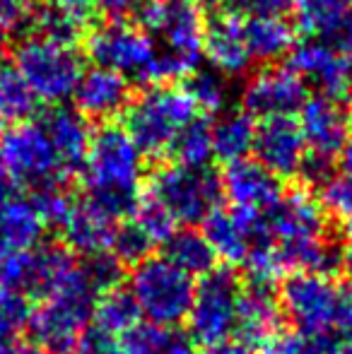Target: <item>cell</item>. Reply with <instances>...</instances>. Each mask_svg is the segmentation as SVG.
I'll return each mask as SVG.
<instances>
[{
  "label": "cell",
  "instance_id": "cell-54",
  "mask_svg": "<svg viewBox=\"0 0 352 354\" xmlns=\"http://www.w3.org/2000/svg\"><path fill=\"white\" fill-rule=\"evenodd\" d=\"M198 5H201L203 10H210V12H217V10L225 8L227 0H196Z\"/></svg>",
  "mask_w": 352,
  "mask_h": 354
},
{
  "label": "cell",
  "instance_id": "cell-15",
  "mask_svg": "<svg viewBox=\"0 0 352 354\" xmlns=\"http://www.w3.org/2000/svg\"><path fill=\"white\" fill-rule=\"evenodd\" d=\"M256 162L263 164L268 171L277 178L297 176L299 164L306 154V142L302 136L299 123L292 116L266 118L256 128L254 149Z\"/></svg>",
  "mask_w": 352,
  "mask_h": 354
},
{
  "label": "cell",
  "instance_id": "cell-18",
  "mask_svg": "<svg viewBox=\"0 0 352 354\" xmlns=\"http://www.w3.org/2000/svg\"><path fill=\"white\" fill-rule=\"evenodd\" d=\"M280 326L282 311L272 284L244 280L237 306V340L256 350L275 333H280Z\"/></svg>",
  "mask_w": 352,
  "mask_h": 354
},
{
  "label": "cell",
  "instance_id": "cell-25",
  "mask_svg": "<svg viewBox=\"0 0 352 354\" xmlns=\"http://www.w3.org/2000/svg\"><path fill=\"white\" fill-rule=\"evenodd\" d=\"M256 123L244 109H230L212 123V154L230 164L254 149Z\"/></svg>",
  "mask_w": 352,
  "mask_h": 354
},
{
  "label": "cell",
  "instance_id": "cell-51",
  "mask_svg": "<svg viewBox=\"0 0 352 354\" xmlns=\"http://www.w3.org/2000/svg\"><path fill=\"white\" fill-rule=\"evenodd\" d=\"M331 354H352V333H345L338 342H333Z\"/></svg>",
  "mask_w": 352,
  "mask_h": 354
},
{
  "label": "cell",
  "instance_id": "cell-34",
  "mask_svg": "<svg viewBox=\"0 0 352 354\" xmlns=\"http://www.w3.org/2000/svg\"><path fill=\"white\" fill-rule=\"evenodd\" d=\"M80 268L85 272L89 287L94 289L97 297L111 292V289L121 287V282L126 280V266L113 256L111 251L94 253V256H85L80 261Z\"/></svg>",
  "mask_w": 352,
  "mask_h": 354
},
{
  "label": "cell",
  "instance_id": "cell-37",
  "mask_svg": "<svg viewBox=\"0 0 352 354\" xmlns=\"http://www.w3.org/2000/svg\"><path fill=\"white\" fill-rule=\"evenodd\" d=\"M169 328L155 326V323H138L126 335H121L123 354H165L172 342Z\"/></svg>",
  "mask_w": 352,
  "mask_h": 354
},
{
  "label": "cell",
  "instance_id": "cell-46",
  "mask_svg": "<svg viewBox=\"0 0 352 354\" xmlns=\"http://www.w3.org/2000/svg\"><path fill=\"white\" fill-rule=\"evenodd\" d=\"M92 3L97 12L106 19H128V15H133L140 0H92Z\"/></svg>",
  "mask_w": 352,
  "mask_h": 354
},
{
  "label": "cell",
  "instance_id": "cell-44",
  "mask_svg": "<svg viewBox=\"0 0 352 354\" xmlns=\"http://www.w3.org/2000/svg\"><path fill=\"white\" fill-rule=\"evenodd\" d=\"M41 3L58 10L61 15H66L68 19H73V22L85 29V32H89V29L99 22V17H102V15L97 12V8H94L92 0H41Z\"/></svg>",
  "mask_w": 352,
  "mask_h": 354
},
{
  "label": "cell",
  "instance_id": "cell-11",
  "mask_svg": "<svg viewBox=\"0 0 352 354\" xmlns=\"http://www.w3.org/2000/svg\"><path fill=\"white\" fill-rule=\"evenodd\" d=\"M133 22L147 34H157L172 51L201 58L207 19L196 0H140Z\"/></svg>",
  "mask_w": 352,
  "mask_h": 354
},
{
  "label": "cell",
  "instance_id": "cell-35",
  "mask_svg": "<svg viewBox=\"0 0 352 354\" xmlns=\"http://www.w3.org/2000/svg\"><path fill=\"white\" fill-rule=\"evenodd\" d=\"M32 311V299L27 294L0 289V342L19 337V333L27 330Z\"/></svg>",
  "mask_w": 352,
  "mask_h": 354
},
{
  "label": "cell",
  "instance_id": "cell-29",
  "mask_svg": "<svg viewBox=\"0 0 352 354\" xmlns=\"http://www.w3.org/2000/svg\"><path fill=\"white\" fill-rule=\"evenodd\" d=\"M352 0H292L297 27L314 39H321L343 24L350 15Z\"/></svg>",
  "mask_w": 352,
  "mask_h": 354
},
{
  "label": "cell",
  "instance_id": "cell-47",
  "mask_svg": "<svg viewBox=\"0 0 352 354\" xmlns=\"http://www.w3.org/2000/svg\"><path fill=\"white\" fill-rule=\"evenodd\" d=\"M0 354H46L41 347L29 337H12L0 342Z\"/></svg>",
  "mask_w": 352,
  "mask_h": 354
},
{
  "label": "cell",
  "instance_id": "cell-16",
  "mask_svg": "<svg viewBox=\"0 0 352 354\" xmlns=\"http://www.w3.org/2000/svg\"><path fill=\"white\" fill-rule=\"evenodd\" d=\"M302 136L306 142V152L321 154V157L335 159L340 157L345 142H348L350 113L328 97H309L299 111Z\"/></svg>",
  "mask_w": 352,
  "mask_h": 354
},
{
  "label": "cell",
  "instance_id": "cell-50",
  "mask_svg": "<svg viewBox=\"0 0 352 354\" xmlns=\"http://www.w3.org/2000/svg\"><path fill=\"white\" fill-rule=\"evenodd\" d=\"M12 178L8 176V171H5L3 162H0V205H3L8 198H12Z\"/></svg>",
  "mask_w": 352,
  "mask_h": 354
},
{
  "label": "cell",
  "instance_id": "cell-32",
  "mask_svg": "<svg viewBox=\"0 0 352 354\" xmlns=\"http://www.w3.org/2000/svg\"><path fill=\"white\" fill-rule=\"evenodd\" d=\"M198 66H201V58L186 56V53H178L162 46L155 48V56H152V61L147 63V68L138 80L145 87H152V84H174L186 77L188 73L196 71Z\"/></svg>",
  "mask_w": 352,
  "mask_h": 354
},
{
  "label": "cell",
  "instance_id": "cell-26",
  "mask_svg": "<svg viewBox=\"0 0 352 354\" xmlns=\"http://www.w3.org/2000/svg\"><path fill=\"white\" fill-rule=\"evenodd\" d=\"M162 246H165L162 256L181 268L183 272H188L191 277L207 275V272L217 266L215 251H212V246L207 243V239L203 236L201 229H196V227L174 229L172 236L167 239Z\"/></svg>",
  "mask_w": 352,
  "mask_h": 354
},
{
  "label": "cell",
  "instance_id": "cell-13",
  "mask_svg": "<svg viewBox=\"0 0 352 354\" xmlns=\"http://www.w3.org/2000/svg\"><path fill=\"white\" fill-rule=\"evenodd\" d=\"M287 68L295 71L302 80H311L319 87L321 97L340 102L352 89V56L331 48L319 39H309L304 44H295Z\"/></svg>",
  "mask_w": 352,
  "mask_h": 354
},
{
  "label": "cell",
  "instance_id": "cell-42",
  "mask_svg": "<svg viewBox=\"0 0 352 354\" xmlns=\"http://www.w3.org/2000/svg\"><path fill=\"white\" fill-rule=\"evenodd\" d=\"M75 354H123L121 337L102 330L99 326L89 323L77 340Z\"/></svg>",
  "mask_w": 352,
  "mask_h": 354
},
{
  "label": "cell",
  "instance_id": "cell-56",
  "mask_svg": "<svg viewBox=\"0 0 352 354\" xmlns=\"http://www.w3.org/2000/svg\"><path fill=\"white\" fill-rule=\"evenodd\" d=\"M0 136H3V118H0Z\"/></svg>",
  "mask_w": 352,
  "mask_h": 354
},
{
  "label": "cell",
  "instance_id": "cell-53",
  "mask_svg": "<svg viewBox=\"0 0 352 354\" xmlns=\"http://www.w3.org/2000/svg\"><path fill=\"white\" fill-rule=\"evenodd\" d=\"M340 268H343V270L348 272L350 284H352V246H348V248L343 251V261H340Z\"/></svg>",
  "mask_w": 352,
  "mask_h": 354
},
{
  "label": "cell",
  "instance_id": "cell-12",
  "mask_svg": "<svg viewBox=\"0 0 352 354\" xmlns=\"http://www.w3.org/2000/svg\"><path fill=\"white\" fill-rule=\"evenodd\" d=\"M309 99L306 82L290 68H263L241 89V109L251 118L295 116Z\"/></svg>",
  "mask_w": 352,
  "mask_h": 354
},
{
  "label": "cell",
  "instance_id": "cell-8",
  "mask_svg": "<svg viewBox=\"0 0 352 354\" xmlns=\"http://www.w3.org/2000/svg\"><path fill=\"white\" fill-rule=\"evenodd\" d=\"M0 162L15 186L29 193L46 191L56 186H71L73 178L66 174L56 149L41 123H17L0 136Z\"/></svg>",
  "mask_w": 352,
  "mask_h": 354
},
{
  "label": "cell",
  "instance_id": "cell-39",
  "mask_svg": "<svg viewBox=\"0 0 352 354\" xmlns=\"http://www.w3.org/2000/svg\"><path fill=\"white\" fill-rule=\"evenodd\" d=\"M32 287V248L0 253V289H12L29 297Z\"/></svg>",
  "mask_w": 352,
  "mask_h": 354
},
{
  "label": "cell",
  "instance_id": "cell-22",
  "mask_svg": "<svg viewBox=\"0 0 352 354\" xmlns=\"http://www.w3.org/2000/svg\"><path fill=\"white\" fill-rule=\"evenodd\" d=\"M44 229L46 224L32 198H8L0 205V253L29 251L41 243Z\"/></svg>",
  "mask_w": 352,
  "mask_h": 354
},
{
  "label": "cell",
  "instance_id": "cell-2",
  "mask_svg": "<svg viewBox=\"0 0 352 354\" xmlns=\"http://www.w3.org/2000/svg\"><path fill=\"white\" fill-rule=\"evenodd\" d=\"M198 116L193 99L176 84H152L136 92L123 111V131L145 159L165 162L183 126Z\"/></svg>",
  "mask_w": 352,
  "mask_h": 354
},
{
  "label": "cell",
  "instance_id": "cell-55",
  "mask_svg": "<svg viewBox=\"0 0 352 354\" xmlns=\"http://www.w3.org/2000/svg\"><path fill=\"white\" fill-rule=\"evenodd\" d=\"M348 234H350V239H352V219H348Z\"/></svg>",
  "mask_w": 352,
  "mask_h": 354
},
{
  "label": "cell",
  "instance_id": "cell-5",
  "mask_svg": "<svg viewBox=\"0 0 352 354\" xmlns=\"http://www.w3.org/2000/svg\"><path fill=\"white\" fill-rule=\"evenodd\" d=\"M145 193L157 198L176 222L193 227L220 207L222 181L220 174L207 167L193 169L165 159L152 164Z\"/></svg>",
  "mask_w": 352,
  "mask_h": 354
},
{
  "label": "cell",
  "instance_id": "cell-24",
  "mask_svg": "<svg viewBox=\"0 0 352 354\" xmlns=\"http://www.w3.org/2000/svg\"><path fill=\"white\" fill-rule=\"evenodd\" d=\"M201 232L207 239V243L212 246L215 256L222 258L227 266L244 263L246 256H249L251 241L237 210H220V207H215V210L203 219Z\"/></svg>",
  "mask_w": 352,
  "mask_h": 354
},
{
  "label": "cell",
  "instance_id": "cell-36",
  "mask_svg": "<svg viewBox=\"0 0 352 354\" xmlns=\"http://www.w3.org/2000/svg\"><path fill=\"white\" fill-rule=\"evenodd\" d=\"M133 219L145 229V234L155 243H165L167 239L172 236V232L176 229V219L172 217L169 210H167L157 198H152L150 193H145V191H142Z\"/></svg>",
  "mask_w": 352,
  "mask_h": 354
},
{
  "label": "cell",
  "instance_id": "cell-10",
  "mask_svg": "<svg viewBox=\"0 0 352 354\" xmlns=\"http://www.w3.org/2000/svg\"><path fill=\"white\" fill-rule=\"evenodd\" d=\"M87 58L99 68L116 71L126 77H140L155 56V41L133 19H104L82 39Z\"/></svg>",
  "mask_w": 352,
  "mask_h": 354
},
{
  "label": "cell",
  "instance_id": "cell-6",
  "mask_svg": "<svg viewBox=\"0 0 352 354\" xmlns=\"http://www.w3.org/2000/svg\"><path fill=\"white\" fill-rule=\"evenodd\" d=\"M12 61L39 102L56 106L73 97L85 73V63L75 48L46 41L37 34H24L12 44Z\"/></svg>",
  "mask_w": 352,
  "mask_h": 354
},
{
  "label": "cell",
  "instance_id": "cell-7",
  "mask_svg": "<svg viewBox=\"0 0 352 354\" xmlns=\"http://www.w3.org/2000/svg\"><path fill=\"white\" fill-rule=\"evenodd\" d=\"M241 272L234 266H215L196 284V299L188 311V337L201 350L230 342L237 333V306L241 294Z\"/></svg>",
  "mask_w": 352,
  "mask_h": 354
},
{
  "label": "cell",
  "instance_id": "cell-57",
  "mask_svg": "<svg viewBox=\"0 0 352 354\" xmlns=\"http://www.w3.org/2000/svg\"><path fill=\"white\" fill-rule=\"evenodd\" d=\"M0 58H3V48H0Z\"/></svg>",
  "mask_w": 352,
  "mask_h": 354
},
{
  "label": "cell",
  "instance_id": "cell-41",
  "mask_svg": "<svg viewBox=\"0 0 352 354\" xmlns=\"http://www.w3.org/2000/svg\"><path fill=\"white\" fill-rule=\"evenodd\" d=\"M39 0H0V37L10 39L29 29V19Z\"/></svg>",
  "mask_w": 352,
  "mask_h": 354
},
{
  "label": "cell",
  "instance_id": "cell-4",
  "mask_svg": "<svg viewBox=\"0 0 352 354\" xmlns=\"http://www.w3.org/2000/svg\"><path fill=\"white\" fill-rule=\"evenodd\" d=\"M131 289L140 313L150 323L174 328L186 323L196 299V282L188 272L167 261L165 256H150L133 266Z\"/></svg>",
  "mask_w": 352,
  "mask_h": 354
},
{
  "label": "cell",
  "instance_id": "cell-48",
  "mask_svg": "<svg viewBox=\"0 0 352 354\" xmlns=\"http://www.w3.org/2000/svg\"><path fill=\"white\" fill-rule=\"evenodd\" d=\"M165 354H205L201 350V347H196L191 340H186V337L181 335H174L169 342V347H167Z\"/></svg>",
  "mask_w": 352,
  "mask_h": 354
},
{
  "label": "cell",
  "instance_id": "cell-1",
  "mask_svg": "<svg viewBox=\"0 0 352 354\" xmlns=\"http://www.w3.org/2000/svg\"><path fill=\"white\" fill-rule=\"evenodd\" d=\"M145 157L116 123H102L89 140L85 169L87 201L113 222L133 217L140 203Z\"/></svg>",
  "mask_w": 352,
  "mask_h": 354
},
{
  "label": "cell",
  "instance_id": "cell-23",
  "mask_svg": "<svg viewBox=\"0 0 352 354\" xmlns=\"http://www.w3.org/2000/svg\"><path fill=\"white\" fill-rule=\"evenodd\" d=\"M295 27L282 17H244V41L251 61H280L295 48Z\"/></svg>",
  "mask_w": 352,
  "mask_h": 354
},
{
  "label": "cell",
  "instance_id": "cell-40",
  "mask_svg": "<svg viewBox=\"0 0 352 354\" xmlns=\"http://www.w3.org/2000/svg\"><path fill=\"white\" fill-rule=\"evenodd\" d=\"M321 205L340 219H352V171L333 176L321 188Z\"/></svg>",
  "mask_w": 352,
  "mask_h": 354
},
{
  "label": "cell",
  "instance_id": "cell-38",
  "mask_svg": "<svg viewBox=\"0 0 352 354\" xmlns=\"http://www.w3.org/2000/svg\"><path fill=\"white\" fill-rule=\"evenodd\" d=\"M333 342L328 337H309L297 330L275 333L261 345V354H331Z\"/></svg>",
  "mask_w": 352,
  "mask_h": 354
},
{
  "label": "cell",
  "instance_id": "cell-19",
  "mask_svg": "<svg viewBox=\"0 0 352 354\" xmlns=\"http://www.w3.org/2000/svg\"><path fill=\"white\" fill-rule=\"evenodd\" d=\"M203 53L222 75H241L249 71V48L244 41V17L234 10H217L205 22Z\"/></svg>",
  "mask_w": 352,
  "mask_h": 354
},
{
  "label": "cell",
  "instance_id": "cell-30",
  "mask_svg": "<svg viewBox=\"0 0 352 354\" xmlns=\"http://www.w3.org/2000/svg\"><path fill=\"white\" fill-rule=\"evenodd\" d=\"M39 99L15 66H0V118L27 123L37 113Z\"/></svg>",
  "mask_w": 352,
  "mask_h": 354
},
{
  "label": "cell",
  "instance_id": "cell-3",
  "mask_svg": "<svg viewBox=\"0 0 352 354\" xmlns=\"http://www.w3.org/2000/svg\"><path fill=\"white\" fill-rule=\"evenodd\" d=\"M97 294L89 287L80 263L61 282V287L41 299L29 318V340L46 354H75L82 330L92 321Z\"/></svg>",
  "mask_w": 352,
  "mask_h": 354
},
{
  "label": "cell",
  "instance_id": "cell-17",
  "mask_svg": "<svg viewBox=\"0 0 352 354\" xmlns=\"http://www.w3.org/2000/svg\"><path fill=\"white\" fill-rule=\"evenodd\" d=\"M222 196L234 205V210L266 212L282 198L280 178L259 164L256 159H237L225 167L220 176Z\"/></svg>",
  "mask_w": 352,
  "mask_h": 354
},
{
  "label": "cell",
  "instance_id": "cell-14",
  "mask_svg": "<svg viewBox=\"0 0 352 354\" xmlns=\"http://www.w3.org/2000/svg\"><path fill=\"white\" fill-rule=\"evenodd\" d=\"M133 97H136V89L126 75L99 66L82 73L73 92L75 111L82 113L89 123H99V126L123 116Z\"/></svg>",
  "mask_w": 352,
  "mask_h": 354
},
{
  "label": "cell",
  "instance_id": "cell-52",
  "mask_svg": "<svg viewBox=\"0 0 352 354\" xmlns=\"http://www.w3.org/2000/svg\"><path fill=\"white\" fill-rule=\"evenodd\" d=\"M340 162H343V171H352V133L345 142L343 152H340Z\"/></svg>",
  "mask_w": 352,
  "mask_h": 354
},
{
  "label": "cell",
  "instance_id": "cell-31",
  "mask_svg": "<svg viewBox=\"0 0 352 354\" xmlns=\"http://www.w3.org/2000/svg\"><path fill=\"white\" fill-rule=\"evenodd\" d=\"M183 92L193 99L196 109L203 113H217L227 106L230 99V82L227 75H222L217 68H201L183 77Z\"/></svg>",
  "mask_w": 352,
  "mask_h": 354
},
{
  "label": "cell",
  "instance_id": "cell-33",
  "mask_svg": "<svg viewBox=\"0 0 352 354\" xmlns=\"http://www.w3.org/2000/svg\"><path fill=\"white\" fill-rule=\"evenodd\" d=\"M155 246L157 243L147 236L145 229H142L136 219H123L121 224H116V232H113L109 251H111L123 266L133 268L145 261V258H150Z\"/></svg>",
  "mask_w": 352,
  "mask_h": 354
},
{
  "label": "cell",
  "instance_id": "cell-49",
  "mask_svg": "<svg viewBox=\"0 0 352 354\" xmlns=\"http://www.w3.org/2000/svg\"><path fill=\"white\" fill-rule=\"evenodd\" d=\"M205 354H256V352L251 350L249 345H244V342L230 340V342H222V345L212 347V350H207Z\"/></svg>",
  "mask_w": 352,
  "mask_h": 354
},
{
  "label": "cell",
  "instance_id": "cell-45",
  "mask_svg": "<svg viewBox=\"0 0 352 354\" xmlns=\"http://www.w3.org/2000/svg\"><path fill=\"white\" fill-rule=\"evenodd\" d=\"M234 12L246 17H282L292 10V0H232Z\"/></svg>",
  "mask_w": 352,
  "mask_h": 354
},
{
  "label": "cell",
  "instance_id": "cell-27",
  "mask_svg": "<svg viewBox=\"0 0 352 354\" xmlns=\"http://www.w3.org/2000/svg\"><path fill=\"white\" fill-rule=\"evenodd\" d=\"M215 157L212 154V121L207 116H196L178 131L169 147L167 159L183 167L201 169Z\"/></svg>",
  "mask_w": 352,
  "mask_h": 354
},
{
  "label": "cell",
  "instance_id": "cell-21",
  "mask_svg": "<svg viewBox=\"0 0 352 354\" xmlns=\"http://www.w3.org/2000/svg\"><path fill=\"white\" fill-rule=\"evenodd\" d=\"M113 232H116V222L87 198H75L71 212L58 229L63 246H68V251L82 258L109 251Z\"/></svg>",
  "mask_w": 352,
  "mask_h": 354
},
{
  "label": "cell",
  "instance_id": "cell-20",
  "mask_svg": "<svg viewBox=\"0 0 352 354\" xmlns=\"http://www.w3.org/2000/svg\"><path fill=\"white\" fill-rule=\"evenodd\" d=\"M41 128L51 140L68 176L75 178L77 174H82L89 140H92V128H89L87 118L77 113L75 109L58 104L48 113H44Z\"/></svg>",
  "mask_w": 352,
  "mask_h": 354
},
{
  "label": "cell",
  "instance_id": "cell-43",
  "mask_svg": "<svg viewBox=\"0 0 352 354\" xmlns=\"http://www.w3.org/2000/svg\"><path fill=\"white\" fill-rule=\"evenodd\" d=\"M333 167H335V159L306 152L299 164L297 176L302 178V183H304L306 188H324L326 183L333 178Z\"/></svg>",
  "mask_w": 352,
  "mask_h": 354
},
{
  "label": "cell",
  "instance_id": "cell-9",
  "mask_svg": "<svg viewBox=\"0 0 352 354\" xmlns=\"http://www.w3.org/2000/svg\"><path fill=\"white\" fill-rule=\"evenodd\" d=\"M280 311L297 333L309 337H328L338 330L340 284L326 275L292 272L277 294Z\"/></svg>",
  "mask_w": 352,
  "mask_h": 354
},
{
  "label": "cell",
  "instance_id": "cell-28",
  "mask_svg": "<svg viewBox=\"0 0 352 354\" xmlns=\"http://www.w3.org/2000/svg\"><path fill=\"white\" fill-rule=\"evenodd\" d=\"M140 316L142 313L138 308L133 294L123 287H116L111 292L97 297V304H94V311H92V323L102 328V330L121 337L133 326L140 323Z\"/></svg>",
  "mask_w": 352,
  "mask_h": 354
}]
</instances>
